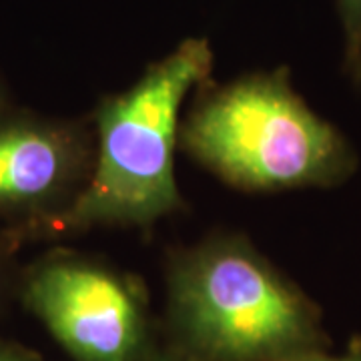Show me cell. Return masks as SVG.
<instances>
[{"mask_svg": "<svg viewBox=\"0 0 361 361\" xmlns=\"http://www.w3.org/2000/svg\"><path fill=\"white\" fill-rule=\"evenodd\" d=\"M167 334L187 361H293L329 343L317 303L233 233L171 257Z\"/></svg>", "mask_w": 361, "mask_h": 361, "instance_id": "cell-1", "label": "cell"}, {"mask_svg": "<svg viewBox=\"0 0 361 361\" xmlns=\"http://www.w3.org/2000/svg\"><path fill=\"white\" fill-rule=\"evenodd\" d=\"M213 59L203 37L180 40L129 89L104 97L92 115L87 187L47 239L94 227H151L185 207L175 173L180 113L185 99L211 80Z\"/></svg>", "mask_w": 361, "mask_h": 361, "instance_id": "cell-2", "label": "cell"}, {"mask_svg": "<svg viewBox=\"0 0 361 361\" xmlns=\"http://www.w3.org/2000/svg\"><path fill=\"white\" fill-rule=\"evenodd\" d=\"M179 147L247 193L334 189L360 165L348 137L311 109L285 66L225 85L207 80L180 121Z\"/></svg>", "mask_w": 361, "mask_h": 361, "instance_id": "cell-3", "label": "cell"}, {"mask_svg": "<svg viewBox=\"0 0 361 361\" xmlns=\"http://www.w3.org/2000/svg\"><path fill=\"white\" fill-rule=\"evenodd\" d=\"M16 295L75 361H145L159 345L142 283L73 251L18 271Z\"/></svg>", "mask_w": 361, "mask_h": 361, "instance_id": "cell-4", "label": "cell"}, {"mask_svg": "<svg viewBox=\"0 0 361 361\" xmlns=\"http://www.w3.org/2000/svg\"><path fill=\"white\" fill-rule=\"evenodd\" d=\"M94 135L78 121L8 104L0 111V227L14 241L47 239L85 191Z\"/></svg>", "mask_w": 361, "mask_h": 361, "instance_id": "cell-5", "label": "cell"}, {"mask_svg": "<svg viewBox=\"0 0 361 361\" xmlns=\"http://www.w3.org/2000/svg\"><path fill=\"white\" fill-rule=\"evenodd\" d=\"M343 35V65L349 78L361 85V0H336Z\"/></svg>", "mask_w": 361, "mask_h": 361, "instance_id": "cell-6", "label": "cell"}, {"mask_svg": "<svg viewBox=\"0 0 361 361\" xmlns=\"http://www.w3.org/2000/svg\"><path fill=\"white\" fill-rule=\"evenodd\" d=\"M20 245L11 237V233L0 227V307L11 295H16L18 271L14 265V255Z\"/></svg>", "mask_w": 361, "mask_h": 361, "instance_id": "cell-7", "label": "cell"}, {"mask_svg": "<svg viewBox=\"0 0 361 361\" xmlns=\"http://www.w3.org/2000/svg\"><path fill=\"white\" fill-rule=\"evenodd\" d=\"M293 361H361V337L353 339L348 349L341 353H331L329 349H319V351L305 353Z\"/></svg>", "mask_w": 361, "mask_h": 361, "instance_id": "cell-8", "label": "cell"}, {"mask_svg": "<svg viewBox=\"0 0 361 361\" xmlns=\"http://www.w3.org/2000/svg\"><path fill=\"white\" fill-rule=\"evenodd\" d=\"M0 361H42L39 355H35L32 351L20 348L16 343L0 339Z\"/></svg>", "mask_w": 361, "mask_h": 361, "instance_id": "cell-9", "label": "cell"}, {"mask_svg": "<svg viewBox=\"0 0 361 361\" xmlns=\"http://www.w3.org/2000/svg\"><path fill=\"white\" fill-rule=\"evenodd\" d=\"M145 361H187L180 353H177L175 349L171 348V345H157L155 349H153V353L147 357Z\"/></svg>", "mask_w": 361, "mask_h": 361, "instance_id": "cell-10", "label": "cell"}, {"mask_svg": "<svg viewBox=\"0 0 361 361\" xmlns=\"http://www.w3.org/2000/svg\"><path fill=\"white\" fill-rule=\"evenodd\" d=\"M8 104H11V101H8V94H6V89H4L2 78H0V111H2V109H6Z\"/></svg>", "mask_w": 361, "mask_h": 361, "instance_id": "cell-11", "label": "cell"}]
</instances>
